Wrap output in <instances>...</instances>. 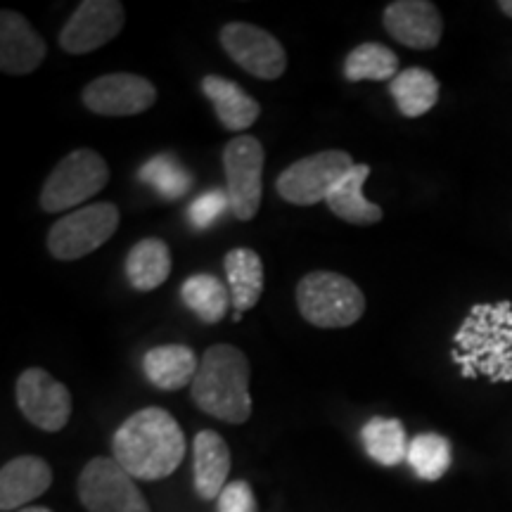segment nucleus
<instances>
[{"label":"nucleus","instance_id":"f03ea898","mask_svg":"<svg viewBox=\"0 0 512 512\" xmlns=\"http://www.w3.org/2000/svg\"><path fill=\"white\" fill-rule=\"evenodd\" d=\"M451 361L465 380L512 382V304H477L453 335Z\"/></svg>","mask_w":512,"mask_h":512},{"label":"nucleus","instance_id":"7c9ffc66","mask_svg":"<svg viewBox=\"0 0 512 512\" xmlns=\"http://www.w3.org/2000/svg\"><path fill=\"white\" fill-rule=\"evenodd\" d=\"M498 8L503 10V15L512 17V0H501V3H498Z\"/></svg>","mask_w":512,"mask_h":512},{"label":"nucleus","instance_id":"4be33fe9","mask_svg":"<svg viewBox=\"0 0 512 512\" xmlns=\"http://www.w3.org/2000/svg\"><path fill=\"white\" fill-rule=\"evenodd\" d=\"M126 278L133 290L152 292L162 287L171 275L169 245L159 238H143L126 256Z\"/></svg>","mask_w":512,"mask_h":512},{"label":"nucleus","instance_id":"0eeeda50","mask_svg":"<svg viewBox=\"0 0 512 512\" xmlns=\"http://www.w3.org/2000/svg\"><path fill=\"white\" fill-rule=\"evenodd\" d=\"M356 162L344 150H323L316 155L299 159L287 166L278 176L275 190L285 202L297 207L328 202L332 190L342 183V178L354 169Z\"/></svg>","mask_w":512,"mask_h":512},{"label":"nucleus","instance_id":"a211bd4d","mask_svg":"<svg viewBox=\"0 0 512 512\" xmlns=\"http://www.w3.org/2000/svg\"><path fill=\"white\" fill-rule=\"evenodd\" d=\"M202 93L207 95V100L214 107L216 117H219L221 126L226 131L240 133L256 124L261 114V105L256 102L252 95L242 91L235 81L223 79L219 74H207L200 83Z\"/></svg>","mask_w":512,"mask_h":512},{"label":"nucleus","instance_id":"5701e85b","mask_svg":"<svg viewBox=\"0 0 512 512\" xmlns=\"http://www.w3.org/2000/svg\"><path fill=\"white\" fill-rule=\"evenodd\" d=\"M389 93L403 117L418 119L437 105L439 81L437 76L422 67H408L389 83Z\"/></svg>","mask_w":512,"mask_h":512},{"label":"nucleus","instance_id":"ddd939ff","mask_svg":"<svg viewBox=\"0 0 512 512\" xmlns=\"http://www.w3.org/2000/svg\"><path fill=\"white\" fill-rule=\"evenodd\" d=\"M126 10L119 0H83L60 31V48L69 55L93 53L124 29Z\"/></svg>","mask_w":512,"mask_h":512},{"label":"nucleus","instance_id":"412c9836","mask_svg":"<svg viewBox=\"0 0 512 512\" xmlns=\"http://www.w3.org/2000/svg\"><path fill=\"white\" fill-rule=\"evenodd\" d=\"M370 178V166L368 164H356L347 176L342 178V183L332 190L328 197V209L337 219L351 223V226H375L382 221L384 211L380 204L370 202L363 195V185Z\"/></svg>","mask_w":512,"mask_h":512},{"label":"nucleus","instance_id":"9b49d317","mask_svg":"<svg viewBox=\"0 0 512 512\" xmlns=\"http://www.w3.org/2000/svg\"><path fill=\"white\" fill-rule=\"evenodd\" d=\"M221 46L230 60L256 79L275 81L285 74L287 53L266 29L247 22H230L221 29Z\"/></svg>","mask_w":512,"mask_h":512},{"label":"nucleus","instance_id":"aec40b11","mask_svg":"<svg viewBox=\"0 0 512 512\" xmlns=\"http://www.w3.org/2000/svg\"><path fill=\"white\" fill-rule=\"evenodd\" d=\"M223 268H226L230 302L235 309L233 318L235 323H240L242 316L259 304L261 292H264V264L254 249L238 247L226 254Z\"/></svg>","mask_w":512,"mask_h":512},{"label":"nucleus","instance_id":"2f4dec72","mask_svg":"<svg viewBox=\"0 0 512 512\" xmlns=\"http://www.w3.org/2000/svg\"><path fill=\"white\" fill-rule=\"evenodd\" d=\"M17 512H53V510L41 508V505H29V508H22V510H17Z\"/></svg>","mask_w":512,"mask_h":512},{"label":"nucleus","instance_id":"9d476101","mask_svg":"<svg viewBox=\"0 0 512 512\" xmlns=\"http://www.w3.org/2000/svg\"><path fill=\"white\" fill-rule=\"evenodd\" d=\"M15 396L24 418L43 432H60L72 418V392L43 368L22 370Z\"/></svg>","mask_w":512,"mask_h":512},{"label":"nucleus","instance_id":"39448f33","mask_svg":"<svg viewBox=\"0 0 512 512\" xmlns=\"http://www.w3.org/2000/svg\"><path fill=\"white\" fill-rule=\"evenodd\" d=\"M107 181H110V169H107L105 159L95 150L79 147V150L69 152L46 178L38 202L48 214H60V211L74 209L91 200L105 190Z\"/></svg>","mask_w":512,"mask_h":512},{"label":"nucleus","instance_id":"f3484780","mask_svg":"<svg viewBox=\"0 0 512 512\" xmlns=\"http://www.w3.org/2000/svg\"><path fill=\"white\" fill-rule=\"evenodd\" d=\"M192 472L197 496L202 501H219L230 475V448L219 432L202 430L197 434L192 444Z\"/></svg>","mask_w":512,"mask_h":512},{"label":"nucleus","instance_id":"cd10ccee","mask_svg":"<svg viewBox=\"0 0 512 512\" xmlns=\"http://www.w3.org/2000/svg\"><path fill=\"white\" fill-rule=\"evenodd\" d=\"M408 465L425 482H437L451 467V441L434 432L418 434L408 444Z\"/></svg>","mask_w":512,"mask_h":512},{"label":"nucleus","instance_id":"dca6fc26","mask_svg":"<svg viewBox=\"0 0 512 512\" xmlns=\"http://www.w3.org/2000/svg\"><path fill=\"white\" fill-rule=\"evenodd\" d=\"M53 484V470L43 458L19 456L0 470V510H22L41 498Z\"/></svg>","mask_w":512,"mask_h":512},{"label":"nucleus","instance_id":"6e6552de","mask_svg":"<svg viewBox=\"0 0 512 512\" xmlns=\"http://www.w3.org/2000/svg\"><path fill=\"white\" fill-rule=\"evenodd\" d=\"M264 162V145L254 136L233 138L223 150L228 202L238 221H252L259 214L264 195Z\"/></svg>","mask_w":512,"mask_h":512},{"label":"nucleus","instance_id":"1a4fd4ad","mask_svg":"<svg viewBox=\"0 0 512 512\" xmlns=\"http://www.w3.org/2000/svg\"><path fill=\"white\" fill-rule=\"evenodd\" d=\"M76 489L88 512H150L133 477L114 458H93L81 470Z\"/></svg>","mask_w":512,"mask_h":512},{"label":"nucleus","instance_id":"c85d7f7f","mask_svg":"<svg viewBox=\"0 0 512 512\" xmlns=\"http://www.w3.org/2000/svg\"><path fill=\"white\" fill-rule=\"evenodd\" d=\"M226 209H230L228 192L226 190H207V192H202L197 200H192V204L188 207V219L192 223V228L204 230V228L214 226Z\"/></svg>","mask_w":512,"mask_h":512},{"label":"nucleus","instance_id":"c756f323","mask_svg":"<svg viewBox=\"0 0 512 512\" xmlns=\"http://www.w3.org/2000/svg\"><path fill=\"white\" fill-rule=\"evenodd\" d=\"M219 512H256V498L252 486L245 479L230 482L219 496Z\"/></svg>","mask_w":512,"mask_h":512},{"label":"nucleus","instance_id":"bb28decb","mask_svg":"<svg viewBox=\"0 0 512 512\" xmlns=\"http://www.w3.org/2000/svg\"><path fill=\"white\" fill-rule=\"evenodd\" d=\"M140 183L155 188L157 195H162L166 202L181 200L192 188V176L185 166L171 155H157L138 169Z\"/></svg>","mask_w":512,"mask_h":512},{"label":"nucleus","instance_id":"b1692460","mask_svg":"<svg viewBox=\"0 0 512 512\" xmlns=\"http://www.w3.org/2000/svg\"><path fill=\"white\" fill-rule=\"evenodd\" d=\"M181 299L202 323L216 325L226 318L230 302V290L216 275L195 273L181 287Z\"/></svg>","mask_w":512,"mask_h":512},{"label":"nucleus","instance_id":"7ed1b4c3","mask_svg":"<svg viewBox=\"0 0 512 512\" xmlns=\"http://www.w3.org/2000/svg\"><path fill=\"white\" fill-rule=\"evenodd\" d=\"M247 356L233 344H216L204 351L190 394L195 406L211 418L242 425L252 415V394H249Z\"/></svg>","mask_w":512,"mask_h":512},{"label":"nucleus","instance_id":"20e7f679","mask_svg":"<svg viewBox=\"0 0 512 512\" xmlns=\"http://www.w3.org/2000/svg\"><path fill=\"white\" fill-rule=\"evenodd\" d=\"M294 297H297L302 318L320 330L351 328L366 313V297L361 287L347 275L332 271L304 275Z\"/></svg>","mask_w":512,"mask_h":512},{"label":"nucleus","instance_id":"393cba45","mask_svg":"<svg viewBox=\"0 0 512 512\" xmlns=\"http://www.w3.org/2000/svg\"><path fill=\"white\" fill-rule=\"evenodd\" d=\"M366 453L382 467H396L408 460V437L406 427L396 418H370L361 430Z\"/></svg>","mask_w":512,"mask_h":512},{"label":"nucleus","instance_id":"f257e3e1","mask_svg":"<svg viewBox=\"0 0 512 512\" xmlns=\"http://www.w3.org/2000/svg\"><path fill=\"white\" fill-rule=\"evenodd\" d=\"M114 460L133 479L157 482L174 475L185 456V437L174 415L150 406L133 413L112 439Z\"/></svg>","mask_w":512,"mask_h":512},{"label":"nucleus","instance_id":"6ab92c4d","mask_svg":"<svg viewBox=\"0 0 512 512\" xmlns=\"http://www.w3.org/2000/svg\"><path fill=\"white\" fill-rule=\"evenodd\" d=\"M200 361L185 344H162L143 356V373L152 387L162 392H178L195 382Z\"/></svg>","mask_w":512,"mask_h":512},{"label":"nucleus","instance_id":"423d86ee","mask_svg":"<svg viewBox=\"0 0 512 512\" xmlns=\"http://www.w3.org/2000/svg\"><path fill=\"white\" fill-rule=\"evenodd\" d=\"M119 207L112 202L86 204L48 230V252L57 261H76L100 249L119 228Z\"/></svg>","mask_w":512,"mask_h":512},{"label":"nucleus","instance_id":"f8f14e48","mask_svg":"<svg viewBox=\"0 0 512 512\" xmlns=\"http://www.w3.org/2000/svg\"><path fill=\"white\" fill-rule=\"evenodd\" d=\"M81 102L100 117H136L155 105L157 88L138 74H105L83 88Z\"/></svg>","mask_w":512,"mask_h":512},{"label":"nucleus","instance_id":"4468645a","mask_svg":"<svg viewBox=\"0 0 512 512\" xmlns=\"http://www.w3.org/2000/svg\"><path fill=\"white\" fill-rule=\"evenodd\" d=\"M384 29L401 46L432 50L444 34V19L430 0H396L384 8Z\"/></svg>","mask_w":512,"mask_h":512},{"label":"nucleus","instance_id":"2eb2a0df","mask_svg":"<svg viewBox=\"0 0 512 512\" xmlns=\"http://www.w3.org/2000/svg\"><path fill=\"white\" fill-rule=\"evenodd\" d=\"M46 55V41L36 34L27 17L15 10L0 12V69L5 74L24 76L36 72Z\"/></svg>","mask_w":512,"mask_h":512},{"label":"nucleus","instance_id":"a878e982","mask_svg":"<svg viewBox=\"0 0 512 512\" xmlns=\"http://www.w3.org/2000/svg\"><path fill=\"white\" fill-rule=\"evenodd\" d=\"M344 76L351 83L358 81H387L399 76V57L382 43H361L344 60Z\"/></svg>","mask_w":512,"mask_h":512}]
</instances>
